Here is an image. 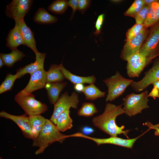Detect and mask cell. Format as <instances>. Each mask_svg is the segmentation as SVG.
<instances>
[{
    "label": "cell",
    "mask_w": 159,
    "mask_h": 159,
    "mask_svg": "<svg viewBox=\"0 0 159 159\" xmlns=\"http://www.w3.org/2000/svg\"><path fill=\"white\" fill-rule=\"evenodd\" d=\"M25 56L23 52L17 49L11 51L9 53H0V56L5 65L9 67H11L15 63L22 59Z\"/></svg>",
    "instance_id": "obj_23"
},
{
    "label": "cell",
    "mask_w": 159,
    "mask_h": 159,
    "mask_svg": "<svg viewBox=\"0 0 159 159\" xmlns=\"http://www.w3.org/2000/svg\"><path fill=\"white\" fill-rule=\"evenodd\" d=\"M152 85L153 87L156 88L159 91V80L154 82L152 84Z\"/></svg>",
    "instance_id": "obj_42"
},
{
    "label": "cell",
    "mask_w": 159,
    "mask_h": 159,
    "mask_svg": "<svg viewBox=\"0 0 159 159\" xmlns=\"http://www.w3.org/2000/svg\"><path fill=\"white\" fill-rule=\"evenodd\" d=\"M146 125L148 126L150 128L154 129L155 130L154 134L156 136H159V128L153 126L150 122H148L145 123Z\"/></svg>",
    "instance_id": "obj_39"
},
{
    "label": "cell",
    "mask_w": 159,
    "mask_h": 159,
    "mask_svg": "<svg viewBox=\"0 0 159 159\" xmlns=\"http://www.w3.org/2000/svg\"><path fill=\"white\" fill-rule=\"evenodd\" d=\"M159 21L152 26L148 37L139 52L147 58L153 59L159 55Z\"/></svg>",
    "instance_id": "obj_7"
},
{
    "label": "cell",
    "mask_w": 159,
    "mask_h": 159,
    "mask_svg": "<svg viewBox=\"0 0 159 159\" xmlns=\"http://www.w3.org/2000/svg\"><path fill=\"white\" fill-rule=\"evenodd\" d=\"M143 135L132 139H124L117 136H110L107 138H100L90 137L86 135L81 132H77L70 135V137H81L92 140L98 146L104 144H110L128 148H132L137 140Z\"/></svg>",
    "instance_id": "obj_8"
},
{
    "label": "cell",
    "mask_w": 159,
    "mask_h": 159,
    "mask_svg": "<svg viewBox=\"0 0 159 159\" xmlns=\"http://www.w3.org/2000/svg\"><path fill=\"white\" fill-rule=\"evenodd\" d=\"M17 79L16 74H12L11 73L7 74L0 86V94L11 90L14 82Z\"/></svg>",
    "instance_id": "obj_29"
},
{
    "label": "cell",
    "mask_w": 159,
    "mask_h": 159,
    "mask_svg": "<svg viewBox=\"0 0 159 159\" xmlns=\"http://www.w3.org/2000/svg\"><path fill=\"white\" fill-rule=\"evenodd\" d=\"M148 93L147 90L140 94L132 93L127 95L122 100L125 113L130 117L140 113L148 108Z\"/></svg>",
    "instance_id": "obj_4"
},
{
    "label": "cell",
    "mask_w": 159,
    "mask_h": 159,
    "mask_svg": "<svg viewBox=\"0 0 159 159\" xmlns=\"http://www.w3.org/2000/svg\"><path fill=\"white\" fill-rule=\"evenodd\" d=\"M153 59L147 58L139 52L134 54L127 60V73L130 77H138L146 66Z\"/></svg>",
    "instance_id": "obj_11"
},
{
    "label": "cell",
    "mask_w": 159,
    "mask_h": 159,
    "mask_svg": "<svg viewBox=\"0 0 159 159\" xmlns=\"http://www.w3.org/2000/svg\"><path fill=\"white\" fill-rule=\"evenodd\" d=\"M104 16V14H102L98 16L95 24V31L94 33L95 35H97L100 34L103 23Z\"/></svg>",
    "instance_id": "obj_33"
},
{
    "label": "cell",
    "mask_w": 159,
    "mask_h": 159,
    "mask_svg": "<svg viewBox=\"0 0 159 159\" xmlns=\"http://www.w3.org/2000/svg\"><path fill=\"white\" fill-rule=\"evenodd\" d=\"M144 27L143 24H135L129 29L126 33V41L132 39L142 31Z\"/></svg>",
    "instance_id": "obj_31"
},
{
    "label": "cell",
    "mask_w": 159,
    "mask_h": 159,
    "mask_svg": "<svg viewBox=\"0 0 159 159\" xmlns=\"http://www.w3.org/2000/svg\"><path fill=\"white\" fill-rule=\"evenodd\" d=\"M159 21L157 12L152 4L148 6L147 17L143 24L144 27L148 28Z\"/></svg>",
    "instance_id": "obj_28"
},
{
    "label": "cell",
    "mask_w": 159,
    "mask_h": 159,
    "mask_svg": "<svg viewBox=\"0 0 159 159\" xmlns=\"http://www.w3.org/2000/svg\"><path fill=\"white\" fill-rule=\"evenodd\" d=\"M68 137L69 135L62 133L53 122L50 119H47L45 125L39 135L33 140L32 146L39 148L35 153L38 155L43 153L53 143L57 142L62 143Z\"/></svg>",
    "instance_id": "obj_2"
},
{
    "label": "cell",
    "mask_w": 159,
    "mask_h": 159,
    "mask_svg": "<svg viewBox=\"0 0 159 159\" xmlns=\"http://www.w3.org/2000/svg\"><path fill=\"white\" fill-rule=\"evenodd\" d=\"M69 6L68 1L66 0H57L48 6L49 11L56 14H62L64 13Z\"/></svg>",
    "instance_id": "obj_26"
},
{
    "label": "cell",
    "mask_w": 159,
    "mask_h": 159,
    "mask_svg": "<svg viewBox=\"0 0 159 159\" xmlns=\"http://www.w3.org/2000/svg\"><path fill=\"white\" fill-rule=\"evenodd\" d=\"M47 83L62 82L65 78L59 67V65L53 64L46 71Z\"/></svg>",
    "instance_id": "obj_24"
},
{
    "label": "cell",
    "mask_w": 159,
    "mask_h": 159,
    "mask_svg": "<svg viewBox=\"0 0 159 159\" xmlns=\"http://www.w3.org/2000/svg\"><path fill=\"white\" fill-rule=\"evenodd\" d=\"M148 6L145 5L134 17L136 24H143L147 16Z\"/></svg>",
    "instance_id": "obj_32"
},
{
    "label": "cell",
    "mask_w": 159,
    "mask_h": 159,
    "mask_svg": "<svg viewBox=\"0 0 159 159\" xmlns=\"http://www.w3.org/2000/svg\"><path fill=\"white\" fill-rule=\"evenodd\" d=\"M159 80V58L154 61L152 67L145 73L144 77L138 82L133 81L130 85L137 92L145 89L150 85Z\"/></svg>",
    "instance_id": "obj_12"
},
{
    "label": "cell",
    "mask_w": 159,
    "mask_h": 159,
    "mask_svg": "<svg viewBox=\"0 0 159 159\" xmlns=\"http://www.w3.org/2000/svg\"><path fill=\"white\" fill-rule=\"evenodd\" d=\"M85 86L83 84H78L74 85V88L77 92H83Z\"/></svg>",
    "instance_id": "obj_38"
},
{
    "label": "cell",
    "mask_w": 159,
    "mask_h": 159,
    "mask_svg": "<svg viewBox=\"0 0 159 159\" xmlns=\"http://www.w3.org/2000/svg\"><path fill=\"white\" fill-rule=\"evenodd\" d=\"M5 65L4 62L1 57H0V68L2 67Z\"/></svg>",
    "instance_id": "obj_43"
},
{
    "label": "cell",
    "mask_w": 159,
    "mask_h": 159,
    "mask_svg": "<svg viewBox=\"0 0 159 159\" xmlns=\"http://www.w3.org/2000/svg\"><path fill=\"white\" fill-rule=\"evenodd\" d=\"M33 3L32 0H13L6 6V16L16 19H24L30 11Z\"/></svg>",
    "instance_id": "obj_9"
},
{
    "label": "cell",
    "mask_w": 159,
    "mask_h": 159,
    "mask_svg": "<svg viewBox=\"0 0 159 159\" xmlns=\"http://www.w3.org/2000/svg\"><path fill=\"white\" fill-rule=\"evenodd\" d=\"M98 111L94 103L85 102L78 110L77 114L80 116L88 117L93 116Z\"/></svg>",
    "instance_id": "obj_27"
},
{
    "label": "cell",
    "mask_w": 159,
    "mask_h": 159,
    "mask_svg": "<svg viewBox=\"0 0 159 159\" xmlns=\"http://www.w3.org/2000/svg\"><path fill=\"white\" fill-rule=\"evenodd\" d=\"M66 82L47 83L45 88L47 91L50 103L54 105L59 98L60 94L67 85Z\"/></svg>",
    "instance_id": "obj_18"
},
{
    "label": "cell",
    "mask_w": 159,
    "mask_h": 159,
    "mask_svg": "<svg viewBox=\"0 0 159 159\" xmlns=\"http://www.w3.org/2000/svg\"><path fill=\"white\" fill-rule=\"evenodd\" d=\"M122 106L121 105L117 106L107 103L103 112L92 118L94 125L110 136H117L122 134L129 139L127 135L131 130H124V125L119 126L116 122L117 117L125 113Z\"/></svg>",
    "instance_id": "obj_1"
},
{
    "label": "cell",
    "mask_w": 159,
    "mask_h": 159,
    "mask_svg": "<svg viewBox=\"0 0 159 159\" xmlns=\"http://www.w3.org/2000/svg\"><path fill=\"white\" fill-rule=\"evenodd\" d=\"M103 82L108 89L106 99L107 102L113 101L122 95L133 81L124 78L117 72L115 74L105 79Z\"/></svg>",
    "instance_id": "obj_5"
},
{
    "label": "cell",
    "mask_w": 159,
    "mask_h": 159,
    "mask_svg": "<svg viewBox=\"0 0 159 159\" xmlns=\"http://www.w3.org/2000/svg\"><path fill=\"white\" fill-rule=\"evenodd\" d=\"M0 159H3L2 158H1V157H0Z\"/></svg>",
    "instance_id": "obj_45"
},
{
    "label": "cell",
    "mask_w": 159,
    "mask_h": 159,
    "mask_svg": "<svg viewBox=\"0 0 159 159\" xmlns=\"http://www.w3.org/2000/svg\"><path fill=\"white\" fill-rule=\"evenodd\" d=\"M152 4L156 10L158 19L159 21V0H157Z\"/></svg>",
    "instance_id": "obj_40"
},
{
    "label": "cell",
    "mask_w": 159,
    "mask_h": 159,
    "mask_svg": "<svg viewBox=\"0 0 159 159\" xmlns=\"http://www.w3.org/2000/svg\"><path fill=\"white\" fill-rule=\"evenodd\" d=\"M68 6L72 10V12L70 18L71 20L74 17L76 11L78 9L79 0H69L68 1Z\"/></svg>",
    "instance_id": "obj_35"
},
{
    "label": "cell",
    "mask_w": 159,
    "mask_h": 159,
    "mask_svg": "<svg viewBox=\"0 0 159 159\" xmlns=\"http://www.w3.org/2000/svg\"><path fill=\"white\" fill-rule=\"evenodd\" d=\"M6 40V46L11 51L17 49L20 45H24L21 33L15 26L9 31Z\"/></svg>",
    "instance_id": "obj_19"
},
{
    "label": "cell",
    "mask_w": 159,
    "mask_h": 159,
    "mask_svg": "<svg viewBox=\"0 0 159 159\" xmlns=\"http://www.w3.org/2000/svg\"><path fill=\"white\" fill-rule=\"evenodd\" d=\"M82 92L86 100L94 101L105 96L106 93L100 90L94 84L85 86Z\"/></svg>",
    "instance_id": "obj_25"
},
{
    "label": "cell",
    "mask_w": 159,
    "mask_h": 159,
    "mask_svg": "<svg viewBox=\"0 0 159 159\" xmlns=\"http://www.w3.org/2000/svg\"><path fill=\"white\" fill-rule=\"evenodd\" d=\"M70 112L69 110L65 111L58 116L55 125L60 132H64L73 127V120L70 115Z\"/></svg>",
    "instance_id": "obj_22"
},
{
    "label": "cell",
    "mask_w": 159,
    "mask_h": 159,
    "mask_svg": "<svg viewBox=\"0 0 159 159\" xmlns=\"http://www.w3.org/2000/svg\"><path fill=\"white\" fill-rule=\"evenodd\" d=\"M159 91L157 89L153 87L151 92L148 94V96L152 97L155 99L156 97L159 98Z\"/></svg>",
    "instance_id": "obj_37"
},
{
    "label": "cell",
    "mask_w": 159,
    "mask_h": 159,
    "mask_svg": "<svg viewBox=\"0 0 159 159\" xmlns=\"http://www.w3.org/2000/svg\"><path fill=\"white\" fill-rule=\"evenodd\" d=\"M26 87L21 91L26 93H32L37 90L44 88L47 83L46 71L44 68L39 69L31 75Z\"/></svg>",
    "instance_id": "obj_15"
},
{
    "label": "cell",
    "mask_w": 159,
    "mask_h": 159,
    "mask_svg": "<svg viewBox=\"0 0 159 159\" xmlns=\"http://www.w3.org/2000/svg\"><path fill=\"white\" fill-rule=\"evenodd\" d=\"M79 102L78 94L73 92L69 96L67 92H64L54 105L53 111L50 120L55 125L56 120L60 114L71 108H77Z\"/></svg>",
    "instance_id": "obj_6"
},
{
    "label": "cell",
    "mask_w": 159,
    "mask_h": 159,
    "mask_svg": "<svg viewBox=\"0 0 159 159\" xmlns=\"http://www.w3.org/2000/svg\"><path fill=\"white\" fill-rule=\"evenodd\" d=\"M26 114L20 115H13L4 110L0 112L1 117L12 120L20 128L25 137L32 140V131L29 123V117Z\"/></svg>",
    "instance_id": "obj_13"
},
{
    "label": "cell",
    "mask_w": 159,
    "mask_h": 159,
    "mask_svg": "<svg viewBox=\"0 0 159 159\" xmlns=\"http://www.w3.org/2000/svg\"><path fill=\"white\" fill-rule=\"evenodd\" d=\"M34 21L40 24H48L56 22L58 19L49 14L44 8H39L35 13L33 18Z\"/></svg>",
    "instance_id": "obj_20"
},
{
    "label": "cell",
    "mask_w": 159,
    "mask_h": 159,
    "mask_svg": "<svg viewBox=\"0 0 159 159\" xmlns=\"http://www.w3.org/2000/svg\"><path fill=\"white\" fill-rule=\"evenodd\" d=\"M120 1H121L120 0H112L111 1L112 2L116 3L120 2Z\"/></svg>",
    "instance_id": "obj_44"
},
{
    "label": "cell",
    "mask_w": 159,
    "mask_h": 159,
    "mask_svg": "<svg viewBox=\"0 0 159 159\" xmlns=\"http://www.w3.org/2000/svg\"><path fill=\"white\" fill-rule=\"evenodd\" d=\"M15 25L18 29L24 41V45L29 48L35 54L39 52L37 49L33 32L26 25L24 19L15 20Z\"/></svg>",
    "instance_id": "obj_14"
},
{
    "label": "cell",
    "mask_w": 159,
    "mask_h": 159,
    "mask_svg": "<svg viewBox=\"0 0 159 159\" xmlns=\"http://www.w3.org/2000/svg\"><path fill=\"white\" fill-rule=\"evenodd\" d=\"M29 117L33 140L38 137L43 129L46 122L47 119L41 115Z\"/></svg>",
    "instance_id": "obj_21"
},
{
    "label": "cell",
    "mask_w": 159,
    "mask_h": 159,
    "mask_svg": "<svg viewBox=\"0 0 159 159\" xmlns=\"http://www.w3.org/2000/svg\"><path fill=\"white\" fill-rule=\"evenodd\" d=\"M59 67L62 73L65 78L66 79L74 85L78 84H94L96 81V78L94 75L87 77H81L71 73L64 68L62 64L59 65Z\"/></svg>",
    "instance_id": "obj_17"
},
{
    "label": "cell",
    "mask_w": 159,
    "mask_h": 159,
    "mask_svg": "<svg viewBox=\"0 0 159 159\" xmlns=\"http://www.w3.org/2000/svg\"><path fill=\"white\" fill-rule=\"evenodd\" d=\"M145 5L144 0H135L125 12L124 14L125 16L134 18Z\"/></svg>",
    "instance_id": "obj_30"
},
{
    "label": "cell",
    "mask_w": 159,
    "mask_h": 159,
    "mask_svg": "<svg viewBox=\"0 0 159 159\" xmlns=\"http://www.w3.org/2000/svg\"><path fill=\"white\" fill-rule=\"evenodd\" d=\"M81 131L83 134L88 136L93 133L95 131L92 127L89 126H86L83 127L81 128Z\"/></svg>",
    "instance_id": "obj_36"
},
{
    "label": "cell",
    "mask_w": 159,
    "mask_h": 159,
    "mask_svg": "<svg viewBox=\"0 0 159 159\" xmlns=\"http://www.w3.org/2000/svg\"><path fill=\"white\" fill-rule=\"evenodd\" d=\"M15 101L28 116L40 115L48 110L47 105L36 100L32 93H26L21 91L15 96Z\"/></svg>",
    "instance_id": "obj_3"
},
{
    "label": "cell",
    "mask_w": 159,
    "mask_h": 159,
    "mask_svg": "<svg viewBox=\"0 0 159 159\" xmlns=\"http://www.w3.org/2000/svg\"><path fill=\"white\" fill-rule=\"evenodd\" d=\"M156 0H144L145 4L148 6L155 2Z\"/></svg>",
    "instance_id": "obj_41"
},
{
    "label": "cell",
    "mask_w": 159,
    "mask_h": 159,
    "mask_svg": "<svg viewBox=\"0 0 159 159\" xmlns=\"http://www.w3.org/2000/svg\"><path fill=\"white\" fill-rule=\"evenodd\" d=\"M91 3V0H79L78 10L81 13L83 14L90 7Z\"/></svg>",
    "instance_id": "obj_34"
},
{
    "label": "cell",
    "mask_w": 159,
    "mask_h": 159,
    "mask_svg": "<svg viewBox=\"0 0 159 159\" xmlns=\"http://www.w3.org/2000/svg\"><path fill=\"white\" fill-rule=\"evenodd\" d=\"M148 33V28L144 27L137 36L131 40L126 41L121 52L120 58L127 61L131 56L139 53Z\"/></svg>",
    "instance_id": "obj_10"
},
{
    "label": "cell",
    "mask_w": 159,
    "mask_h": 159,
    "mask_svg": "<svg viewBox=\"0 0 159 159\" xmlns=\"http://www.w3.org/2000/svg\"><path fill=\"white\" fill-rule=\"evenodd\" d=\"M35 54L36 60L35 62L17 70L16 74L17 79L27 74H29L31 75L37 70L44 68V62L46 54L39 52Z\"/></svg>",
    "instance_id": "obj_16"
}]
</instances>
